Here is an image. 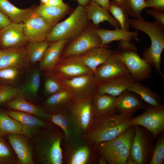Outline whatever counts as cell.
<instances>
[{
	"instance_id": "1",
	"label": "cell",
	"mask_w": 164,
	"mask_h": 164,
	"mask_svg": "<svg viewBox=\"0 0 164 164\" xmlns=\"http://www.w3.org/2000/svg\"><path fill=\"white\" fill-rule=\"evenodd\" d=\"M133 115L116 112L100 118H94L83 138L93 146L113 139L132 126Z\"/></svg>"
},
{
	"instance_id": "2",
	"label": "cell",
	"mask_w": 164,
	"mask_h": 164,
	"mask_svg": "<svg viewBox=\"0 0 164 164\" xmlns=\"http://www.w3.org/2000/svg\"><path fill=\"white\" fill-rule=\"evenodd\" d=\"M129 22L133 29L141 31L149 36L151 45L144 50L142 58L148 64L154 67L158 73L162 77L161 65V54L164 49V26L155 21H146L141 16L129 19Z\"/></svg>"
},
{
	"instance_id": "3",
	"label": "cell",
	"mask_w": 164,
	"mask_h": 164,
	"mask_svg": "<svg viewBox=\"0 0 164 164\" xmlns=\"http://www.w3.org/2000/svg\"><path fill=\"white\" fill-rule=\"evenodd\" d=\"M50 125L44 127L34 138L35 149L38 159L43 164H63L62 142L64 133L60 128Z\"/></svg>"
},
{
	"instance_id": "4",
	"label": "cell",
	"mask_w": 164,
	"mask_h": 164,
	"mask_svg": "<svg viewBox=\"0 0 164 164\" xmlns=\"http://www.w3.org/2000/svg\"><path fill=\"white\" fill-rule=\"evenodd\" d=\"M135 133V126H132L115 138L95 145L94 150L106 159L108 164H126Z\"/></svg>"
},
{
	"instance_id": "5",
	"label": "cell",
	"mask_w": 164,
	"mask_h": 164,
	"mask_svg": "<svg viewBox=\"0 0 164 164\" xmlns=\"http://www.w3.org/2000/svg\"><path fill=\"white\" fill-rule=\"evenodd\" d=\"M89 21L85 7L79 5L67 19L52 28L46 40L51 43L61 39L71 41L86 28Z\"/></svg>"
},
{
	"instance_id": "6",
	"label": "cell",
	"mask_w": 164,
	"mask_h": 164,
	"mask_svg": "<svg viewBox=\"0 0 164 164\" xmlns=\"http://www.w3.org/2000/svg\"><path fill=\"white\" fill-rule=\"evenodd\" d=\"M136 47L131 41H119L118 51L135 81L140 82L151 77L152 67L138 53Z\"/></svg>"
},
{
	"instance_id": "7",
	"label": "cell",
	"mask_w": 164,
	"mask_h": 164,
	"mask_svg": "<svg viewBox=\"0 0 164 164\" xmlns=\"http://www.w3.org/2000/svg\"><path fill=\"white\" fill-rule=\"evenodd\" d=\"M63 164H88L97 162L94 146L82 137L73 140L63 139L61 143Z\"/></svg>"
},
{
	"instance_id": "8",
	"label": "cell",
	"mask_w": 164,
	"mask_h": 164,
	"mask_svg": "<svg viewBox=\"0 0 164 164\" xmlns=\"http://www.w3.org/2000/svg\"><path fill=\"white\" fill-rule=\"evenodd\" d=\"M134 126L135 133L130 145L129 156L136 164H149L154 138L151 133L144 127Z\"/></svg>"
},
{
	"instance_id": "9",
	"label": "cell",
	"mask_w": 164,
	"mask_h": 164,
	"mask_svg": "<svg viewBox=\"0 0 164 164\" xmlns=\"http://www.w3.org/2000/svg\"><path fill=\"white\" fill-rule=\"evenodd\" d=\"M98 26L90 23L65 47L61 56H80L90 50L104 45L102 44L97 31Z\"/></svg>"
},
{
	"instance_id": "10",
	"label": "cell",
	"mask_w": 164,
	"mask_h": 164,
	"mask_svg": "<svg viewBox=\"0 0 164 164\" xmlns=\"http://www.w3.org/2000/svg\"><path fill=\"white\" fill-rule=\"evenodd\" d=\"M144 112L131 119L132 126L138 125L145 128L155 138L164 131V106L147 105Z\"/></svg>"
},
{
	"instance_id": "11",
	"label": "cell",
	"mask_w": 164,
	"mask_h": 164,
	"mask_svg": "<svg viewBox=\"0 0 164 164\" xmlns=\"http://www.w3.org/2000/svg\"><path fill=\"white\" fill-rule=\"evenodd\" d=\"M129 74L118 50L113 53L93 73V79L97 85L118 77Z\"/></svg>"
},
{
	"instance_id": "12",
	"label": "cell",
	"mask_w": 164,
	"mask_h": 164,
	"mask_svg": "<svg viewBox=\"0 0 164 164\" xmlns=\"http://www.w3.org/2000/svg\"><path fill=\"white\" fill-rule=\"evenodd\" d=\"M93 73L69 79H60L65 88L75 100L92 98L96 93L97 85L93 79Z\"/></svg>"
},
{
	"instance_id": "13",
	"label": "cell",
	"mask_w": 164,
	"mask_h": 164,
	"mask_svg": "<svg viewBox=\"0 0 164 164\" xmlns=\"http://www.w3.org/2000/svg\"><path fill=\"white\" fill-rule=\"evenodd\" d=\"M54 71L61 79H69L93 73L83 63L80 56L61 58Z\"/></svg>"
},
{
	"instance_id": "14",
	"label": "cell",
	"mask_w": 164,
	"mask_h": 164,
	"mask_svg": "<svg viewBox=\"0 0 164 164\" xmlns=\"http://www.w3.org/2000/svg\"><path fill=\"white\" fill-rule=\"evenodd\" d=\"M48 118L49 121L62 130L64 136L63 139L69 140L82 137L83 133L76 120L69 111L49 114Z\"/></svg>"
},
{
	"instance_id": "15",
	"label": "cell",
	"mask_w": 164,
	"mask_h": 164,
	"mask_svg": "<svg viewBox=\"0 0 164 164\" xmlns=\"http://www.w3.org/2000/svg\"><path fill=\"white\" fill-rule=\"evenodd\" d=\"M23 23L29 42L46 40L52 28L36 11Z\"/></svg>"
},
{
	"instance_id": "16",
	"label": "cell",
	"mask_w": 164,
	"mask_h": 164,
	"mask_svg": "<svg viewBox=\"0 0 164 164\" xmlns=\"http://www.w3.org/2000/svg\"><path fill=\"white\" fill-rule=\"evenodd\" d=\"M69 111L76 120L84 134L90 128L94 118L92 98L75 100Z\"/></svg>"
},
{
	"instance_id": "17",
	"label": "cell",
	"mask_w": 164,
	"mask_h": 164,
	"mask_svg": "<svg viewBox=\"0 0 164 164\" xmlns=\"http://www.w3.org/2000/svg\"><path fill=\"white\" fill-rule=\"evenodd\" d=\"M29 42L23 23L11 22L0 30V43L6 48L22 47Z\"/></svg>"
},
{
	"instance_id": "18",
	"label": "cell",
	"mask_w": 164,
	"mask_h": 164,
	"mask_svg": "<svg viewBox=\"0 0 164 164\" xmlns=\"http://www.w3.org/2000/svg\"><path fill=\"white\" fill-rule=\"evenodd\" d=\"M138 94L127 90L117 97V112L133 114L136 111L145 109L147 104Z\"/></svg>"
},
{
	"instance_id": "19",
	"label": "cell",
	"mask_w": 164,
	"mask_h": 164,
	"mask_svg": "<svg viewBox=\"0 0 164 164\" xmlns=\"http://www.w3.org/2000/svg\"><path fill=\"white\" fill-rule=\"evenodd\" d=\"M25 136L20 134L7 135V138L20 164H33L32 149Z\"/></svg>"
},
{
	"instance_id": "20",
	"label": "cell",
	"mask_w": 164,
	"mask_h": 164,
	"mask_svg": "<svg viewBox=\"0 0 164 164\" xmlns=\"http://www.w3.org/2000/svg\"><path fill=\"white\" fill-rule=\"evenodd\" d=\"M28 62L26 48L12 47L1 51L0 69L10 67L19 69Z\"/></svg>"
},
{
	"instance_id": "21",
	"label": "cell",
	"mask_w": 164,
	"mask_h": 164,
	"mask_svg": "<svg viewBox=\"0 0 164 164\" xmlns=\"http://www.w3.org/2000/svg\"><path fill=\"white\" fill-rule=\"evenodd\" d=\"M69 41L67 39H61L51 43L40 61V69L46 71L54 70L61 58L63 50Z\"/></svg>"
},
{
	"instance_id": "22",
	"label": "cell",
	"mask_w": 164,
	"mask_h": 164,
	"mask_svg": "<svg viewBox=\"0 0 164 164\" xmlns=\"http://www.w3.org/2000/svg\"><path fill=\"white\" fill-rule=\"evenodd\" d=\"M135 82L130 74L118 77L97 85V92L117 97L127 90Z\"/></svg>"
},
{
	"instance_id": "23",
	"label": "cell",
	"mask_w": 164,
	"mask_h": 164,
	"mask_svg": "<svg viewBox=\"0 0 164 164\" xmlns=\"http://www.w3.org/2000/svg\"><path fill=\"white\" fill-rule=\"evenodd\" d=\"M75 101L70 93L65 89L53 94L45 101L46 111L52 114L69 111Z\"/></svg>"
},
{
	"instance_id": "24",
	"label": "cell",
	"mask_w": 164,
	"mask_h": 164,
	"mask_svg": "<svg viewBox=\"0 0 164 164\" xmlns=\"http://www.w3.org/2000/svg\"><path fill=\"white\" fill-rule=\"evenodd\" d=\"M94 118H100L117 112V97L97 92L92 98Z\"/></svg>"
},
{
	"instance_id": "25",
	"label": "cell",
	"mask_w": 164,
	"mask_h": 164,
	"mask_svg": "<svg viewBox=\"0 0 164 164\" xmlns=\"http://www.w3.org/2000/svg\"><path fill=\"white\" fill-rule=\"evenodd\" d=\"M71 9L67 4L58 6L40 5L37 7L36 12L53 28L65 16L70 12Z\"/></svg>"
},
{
	"instance_id": "26",
	"label": "cell",
	"mask_w": 164,
	"mask_h": 164,
	"mask_svg": "<svg viewBox=\"0 0 164 164\" xmlns=\"http://www.w3.org/2000/svg\"><path fill=\"white\" fill-rule=\"evenodd\" d=\"M34 131L0 111V136L16 134L31 137Z\"/></svg>"
},
{
	"instance_id": "27",
	"label": "cell",
	"mask_w": 164,
	"mask_h": 164,
	"mask_svg": "<svg viewBox=\"0 0 164 164\" xmlns=\"http://www.w3.org/2000/svg\"><path fill=\"white\" fill-rule=\"evenodd\" d=\"M85 8L88 19L94 25L98 26L101 22L106 21L112 26L120 28L119 22L109 12L96 3L91 1Z\"/></svg>"
},
{
	"instance_id": "28",
	"label": "cell",
	"mask_w": 164,
	"mask_h": 164,
	"mask_svg": "<svg viewBox=\"0 0 164 164\" xmlns=\"http://www.w3.org/2000/svg\"><path fill=\"white\" fill-rule=\"evenodd\" d=\"M107 45L93 48L80 56L84 64L94 73L113 53Z\"/></svg>"
},
{
	"instance_id": "29",
	"label": "cell",
	"mask_w": 164,
	"mask_h": 164,
	"mask_svg": "<svg viewBox=\"0 0 164 164\" xmlns=\"http://www.w3.org/2000/svg\"><path fill=\"white\" fill-rule=\"evenodd\" d=\"M97 31L102 44L104 45L116 41L139 40L137 38L139 33L137 30L130 31L116 27L113 30L98 28Z\"/></svg>"
},
{
	"instance_id": "30",
	"label": "cell",
	"mask_w": 164,
	"mask_h": 164,
	"mask_svg": "<svg viewBox=\"0 0 164 164\" xmlns=\"http://www.w3.org/2000/svg\"><path fill=\"white\" fill-rule=\"evenodd\" d=\"M37 7H32L26 9L18 8L8 0H0V11L11 22L24 23L36 11Z\"/></svg>"
},
{
	"instance_id": "31",
	"label": "cell",
	"mask_w": 164,
	"mask_h": 164,
	"mask_svg": "<svg viewBox=\"0 0 164 164\" xmlns=\"http://www.w3.org/2000/svg\"><path fill=\"white\" fill-rule=\"evenodd\" d=\"M7 106L11 110L27 113L44 120L49 121V114L45 110L29 102L22 96H19L10 100Z\"/></svg>"
},
{
	"instance_id": "32",
	"label": "cell",
	"mask_w": 164,
	"mask_h": 164,
	"mask_svg": "<svg viewBox=\"0 0 164 164\" xmlns=\"http://www.w3.org/2000/svg\"><path fill=\"white\" fill-rule=\"evenodd\" d=\"M5 112L22 125L34 130L36 129L43 128L50 125L44 120L25 112L11 110L6 111Z\"/></svg>"
},
{
	"instance_id": "33",
	"label": "cell",
	"mask_w": 164,
	"mask_h": 164,
	"mask_svg": "<svg viewBox=\"0 0 164 164\" xmlns=\"http://www.w3.org/2000/svg\"><path fill=\"white\" fill-rule=\"evenodd\" d=\"M41 83V74L38 69L34 70L26 81L17 88L20 96L36 97L37 96Z\"/></svg>"
},
{
	"instance_id": "34",
	"label": "cell",
	"mask_w": 164,
	"mask_h": 164,
	"mask_svg": "<svg viewBox=\"0 0 164 164\" xmlns=\"http://www.w3.org/2000/svg\"><path fill=\"white\" fill-rule=\"evenodd\" d=\"M128 90L138 95L149 105L157 106L161 104V99L158 94L140 82L135 81Z\"/></svg>"
},
{
	"instance_id": "35",
	"label": "cell",
	"mask_w": 164,
	"mask_h": 164,
	"mask_svg": "<svg viewBox=\"0 0 164 164\" xmlns=\"http://www.w3.org/2000/svg\"><path fill=\"white\" fill-rule=\"evenodd\" d=\"M51 43L47 40L29 42L26 48L28 62L33 64L40 61Z\"/></svg>"
},
{
	"instance_id": "36",
	"label": "cell",
	"mask_w": 164,
	"mask_h": 164,
	"mask_svg": "<svg viewBox=\"0 0 164 164\" xmlns=\"http://www.w3.org/2000/svg\"><path fill=\"white\" fill-rule=\"evenodd\" d=\"M109 12L119 22L120 28L129 30L130 26L128 15L122 5H118L114 0L110 2Z\"/></svg>"
},
{
	"instance_id": "37",
	"label": "cell",
	"mask_w": 164,
	"mask_h": 164,
	"mask_svg": "<svg viewBox=\"0 0 164 164\" xmlns=\"http://www.w3.org/2000/svg\"><path fill=\"white\" fill-rule=\"evenodd\" d=\"M47 74L44 84V90L47 95L60 92L65 88L60 77L53 70L47 71Z\"/></svg>"
},
{
	"instance_id": "38",
	"label": "cell",
	"mask_w": 164,
	"mask_h": 164,
	"mask_svg": "<svg viewBox=\"0 0 164 164\" xmlns=\"http://www.w3.org/2000/svg\"><path fill=\"white\" fill-rule=\"evenodd\" d=\"M121 5L128 15L134 18L141 16V12L146 8L145 0H122Z\"/></svg>"
},
{
	"instance_id": "39",
	"label": "cell",
	"mask_w": 164,
	"mask_h": 164,
	"mask_svg": "<svg viewBox=\"0 0 164 164\" xmlns=\"http://www.w3.org/2000/svg\"><path fill=\"white\" fill-rule=\"evenodd\" d=\"M159 136L153 147L152 156L149 164H162L164 161V135Z\"/></svg>"
},
{
	"instance_id": "40",
	"label": "cell",
	"mask_w": 164,
	"mask_h": 164,
	"mask_svg": "<svg viewBox=\"0 0 164 164\" xmlns=\"http://www.w3.org/2000/svg\"><path fill=\"white\" fill-rule=\"evenodd\" d=\"M15 161L10 149L0 136V164H12Z\"/></svg>"
},
{
	"instance_id": "41",
	"label": "cell",
	"mask_w": 164,
	"mask_h": 164,
	"mask_svg": "<svg viewBox=\"0 0 164 164\" xmlns=\"http://www.w3.org/2000/svg\"><path fill=\"white\" fill-rule=\"evenodd\" d=\"M20 96L17 88L7 85L0 86V104Z\"/></svg>"
},
{
	"instance_id": "42",
	"label": "cell",
	"mask_w": 164,
	"mask_h": 164,
	"mask_svg": "<svg viewBox=\"0 0 164 164\" xmlns=\"http://www.w3.org/2000/svg\"><path fill=\"white\" fill-rule=\"evenodd\" d=\"M18 69L10 67L0 69V79L8 81L14 80L18 75Z\"/></svg>"
},
{
	"instance_id": "43",
	"label": "cell",
	"mask_w": 164,
	"mask_h": 164,
	"mask_svg": "<svg viewBox=\"0 0 164 164\" xmlns=\"http://www.w3.org/2000/svg\"><path fill=\"white\" fill-rule=\"evenodd\" d=\"M145 3L146 8L164 12V0H145Z\"/></svg>"
},
{
	"instance_id": "44",
	"label": "cell",
	"mask_w": 164,
	"mask_h": 164,
	"mask_svg": "<svg viewBox=\"0 0 164 164\" xmlns=\"http://www.w3.org/2000/svg\"><path fill=\"white\" fill-rule=\"evenodd\" d=\"M147 13L153 16L155 21L164 26V12L156 11L153 9H147Z\"/></svg>"
},
{
	"instance_id": "45",
	"label": "cell",
	"mask_w": 164,
	"mask_h": 164,
	"mask_svg": "<svg viewBox=\"0 0 164 164\" xmlns=\"http://www.w3.org/2000/svg\"><path fill=\"white\" fill-rule=\"evenodd\" d=\"M11 22L9 18L0 11V30Z\"/></svg>"
},
{
	"instance_id": "46",
	"label": "cell",
	"mask_w": 164,
	"mask_h": 164,
	"mask_svg": "<svg viewBox=\"0 0 164 164\" xmlns=\"http://www.w3.org/2000/svg\"><path fill=\"white\" fill-rule=\"evenodd\" d=\"M98 4L109 11L110 5L109 0H91Z\"/></svg>"
},
{
	"instance_id": "47",
	"label": "cell",
	"mask_w": 164,
	"mask_h": 164,
	"mask_svg": "<svg viewBox=\"0 0 164 164\" xmlns=\"http://www.w3.org/2000/svg\"><path fill=\"white\" fill-rule=\"evenodd\" d=\"M64 4L63 0H49L45 5L50 6H58Z\"/></svg>"
},
{
	"instance_id": "48",
	"label": "cell",
	"mask_w": 164,
	"mask_h": 164,
	"mask_svg": "<svg viewBox=\"0 0 164 164\" xmlns=\"http://www.w3.org/2000/svg\"><path fill=\"white\" fill-rule=\"evenodd\" d=\"M97 162L99 164H107L108 162L106 159L101 155H98Z\"/></svg>"
},
{
	"instance_id": "49",
	"label": "cell",
	"mask_w": 164,
	"mask_h": 164,
	"mask_svg": "<svg viewBox=\"0 0 164 164\" xmlns=\"http://www.w3.org/2000/svg\"><path fill=\"white\" fill-rule=\"evenodd\" d=\"M79 3V5L85 7L91 2V0H75Z\"/></svg>"
},
{
	"instance_id": "50",
	"label": "cell",
	"mask_w": 164,
	"mask_h": 164,
	"mask_svg": "<svg viewBox=\"0 0 164 164\" xmlns=\"http://www.w3.org/2000/svg\"><path fill=\"white\" fill-rule=\"evenodd\" d=\"M126 164H136L135 162L129 156L126 162Z\"/></svg>"
},
{
	"instance_id": "51",
	"label": "cell",
	"mask_w": 164,
	"mask_h": 164,
	"mask_svg": "<svg viewBox=\"0 0 164 164\" xmlns=\"http://www.w3.org/2000/svg\"><path fill=\"white\" fill-rule=\"evenodd\" d=\"M116 3L119 5H121L122 0H114Z\"/></svg>"
},
{
	"instance_id": "52",
	"label": "cell",
	"mask_w": 164,
	"mask_h": 164,
	"mask_svg": "<svg viewBox=\"0 0 164 164\" xmlns=\"http://www.w3.org/2000/svg\"><path fill=\"white\" fill-rule=\"evenodd\" d=\"M41 2L40 5H45L48 2L49 0H40Z\"/></svg>"
},
{
	"instance_id": "53",
	"label": "cell",
	"mask_w": 164,
	"mask_h": 164,
	"mask_svg": "<svg viewBox=\"0 0 164 164\" xmlns=\"http://www.w3.org/2000/svg\"><path fill=\"white\" fill-rule=\"evenodd\" d=\"M1 50H0V54H1Z\"/></svg>"
}]
</instances>
